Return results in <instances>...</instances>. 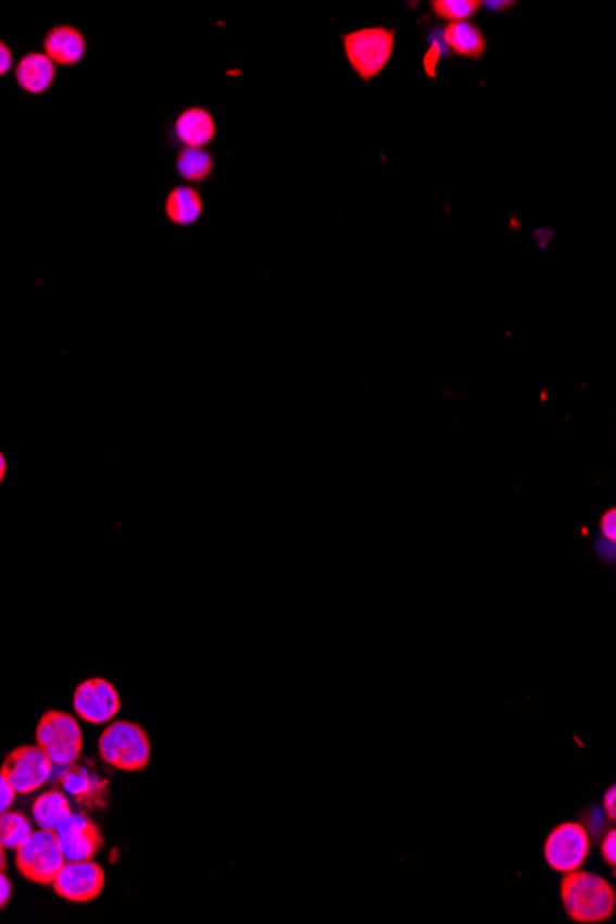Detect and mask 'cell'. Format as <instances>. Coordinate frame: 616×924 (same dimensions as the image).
<instances>
[{
    "mask_svg": "<svg viewBox=\"0 0 616 924\" xmlns=\"http://www.w3.org/2000/svg\"><path fill=\"white\" fill-rule=\"evenodd\" d=\"M560 897L567 917L578 924H600L616 912L615 888L591 871H570L560 882Z\"/></svg>",
    "mask_w": 616,
    "mask_h": 924,
    "instance_id": "1",
    "label": "cell"
},
{
    "mask_svg": "<svg viewBox=\"0 0 616 924\" xmlns=\"http://www.w3.org/2000/svg\"><path fill=\"white\" fill-rule=\"evenodd\" d=\"M100 759L121 772H141L150 764L152 744L147 731L134 722H113L98 738Z\"/></svg>",
    "mask_w": 616,
    "mask_h": 924,
    "instance_id": "2",
    "label": "cell"
},
{
    "mask_svg": "<svg viewBox=\"0 0 616 924\" xmlns=\"http://www.w3.org/2000/svg\"><path fill=\"white\" fill-rule=\"evenodd\" d=\"M342 43L354 73L362 82H372L390 63L395 49V30H388L385 26L362 28L343 34Z\"/></svg>",
    "mask_w": 616,
    "mask_h": 924,
    "instance_id": "3",
    "label": "cell"
},
{
    "mask_svg": "<svg viewBox=\"0 0 616 924\" xmlns=\"http://www.w3.org/2000/svg\"><path fill=\"white\" fill-rule=\"evenodd\" d=\"M36 744L54 766H71L84 749V733L73 714L47 711L37 724Z\"/></svg>",
    "mask_w": 616,
    "mask_h": 924,
    "instance_id": "4",
    "label": "cell"
},
{
    "mask_svg": "<svg viewBox=\"0 0 616 924\" xmlns=\"http://www.w3.org/2000/svg\"><path fill=\"white\" fill-rule=\"evenodd\" d=\"M63 864H65V857H63L62 847L58 844L55 833L43 831V828L34 831L30 838L26 839L15 852V865L18 873L25 876L26 881L41 884V886H52Z\"/></svg>",
    "mask_w": 616,
    "mask_h": 924,
    "instance_id": "5",
    "label": "cell"
},
{
    "mask_svg": "<svg viewBox=\"0 0 616 924\" xmlns=\"http://www.w3.org/2000/svg\"><path fill=\"white\" fill-rule=\"evenodd\" d=\"M592 852V838L581 821L560 823L543 844V858L557 873L581 870Z\"/></svg>",
    "mask_w": 616,
    "mask_h": 924,
    "instance_id": "6",
    "label": "cell"
},
{
    "mask_svg": "<svg viewBox=\"0 0 616 924\" xmlns=\"http://www.w3.org/2000/svg\"><path fill=\"white\" fill-rule=\"evenodd\" d=\"M54 764L39 746H21L8 754L0 773L7 777L15 794L28 796L39 790L52 777Z\"/></svg>",
    "mask_w": 616,
    "mask_h": 924,
    "instance_id": "7",
    "label": "cell"
},
{
    "mask_svg": "<svg viewBox=\"0 0 616 924\" xmlns=\"http://www.w3.org/2000/svg\"><path fill=\"white\" fill-rule=\"evenodd\" d=\"M105 886V873L97 862H65L52 882L55 895L68 902L86 904L98 899Z\"/></svg>",
    "mask_w": 616,
    "mask_h": 924,
    "instance_id": "8",
    "label": "cell"
},
{
    "mask_svg": "<svg viewBox=\"0 0 616 924\" xmlns=\"http://www.w3.org/2000/svg\"><path fill=\"white\" fill-rule=\"evenodd\" d=\"M74 712L79 720L87 724L102 725L111 722L121 712V696L116 692L115 685L95 677L79 683L73 696Z\"/></svg>",
    "mask_w": 616,
    "mask_h": 924,
    "instance_id": "9",
    "label": "cell"
},
{
    "mask_svg": "<svg viewBox=\"0 0 616 924\" xmlns=\"http://www.w3.org/2000/svg\"><path fill=\"white\" fill-rule=\"evenodd\" d=\"M58 844L62 847L65 862H81L92 860L104 847V836L97 823L87 814L71 812L55 831Z\"/></svg>",
    "mask_w": 616,
    "mask_h": 924,
    "instance_id": "10",
    "label": "cell"
},
{
    "mask_svg": "<svg viewBox=\"0 0 616 924\" xmlns=\"http://www.w3.org/2000/svg\"><path fill=\"white\" fill-rule=\"evenodd\" d=\"M172 137L184 148L208 147L216 137L213 113L200 105H190L176 116L172 124Z\"/></svg>",
    "mask_w": 616,
    "mask_h": 924,
    "instance_id": "11",
    "label": "cell"
},
{
    "mask_svg": "<svg viewBox=\"0 0 616 924\" xmlns=\"http://www.w3.org/2000/svg\"><path fill=\"white\" fill-rule=\"evenodd\" d=\"M43 50L54 65L74 67L86 58L87 39L76 26L58 25L45 34Z\"/></svg>",
    "mask_w": 616,
    "mask_h": 924,
    "instance_id": "12",
    "label": "cell"
},
{
    "mask_svg": "<svg viewBox=\"0 0 616 924\" xmlns=\"http://www.w3.org/2000/svg\"><path fill=\"white\" fill-rule=\"evenodd\" d=\"M18 87L28 95H43L55 79V65L45 52H28L15 65Z\"/></svg>",
    "mask_w": 616,
    "mask_h": 924,
    "instance_id": "13",
    "label": "cell"
},
{
    "mask_svg": "<svg viewBox=\"0 0 616 924\" xmlns=\"http://www.w3.org/2000/svg\"><path fill=\"white\" fill-rule=\"evenodd\" d=\"M166 218L177 227H189L202 218L203 200L200 190L192 185H176L166 195L165 200Z\"/></svg>",
    "mask_w": 616,
    "mask_h": 924,
    "instance_id": "14",
    "label": "cell"
},
{
    "mask_svg": "<svg viewBox=\"0 0 616 924\" xmlns=\"http://www.w3.org/2000/svg\"><path fill=\"white\" fill-rule=\"evenodd\" d=\"M441 39H443L447 49L452 50L454 54L462 55V58L480 60L488 49L483 32L470 21L447 25L441 32Z\"/></svg>",
    "mask_w": 616,
    "mask_h": 924,
    "instance_id": "15",
    "label": "cell"
},
{
    "mask_svg": "<svg viewBox=\"0 0 616 924\" xmlns=\"http://www.w3.org/2000/svg\"><path fill=\"white\" fill-rule=\"evenodd\" d=\"M67 767L65 772L58 777V783L65 788L67 794L84 804L98 803L102 801L104 794V783L97 777V773L89 772V767L84 766H63Z\"/></svg>",
    "mask_w": 616,
    "mask_h": 924,
    "instance_id": "16",
    "label": "cell"
},
{
    "mask_svg": "<svg viewBox=\"0 0 616 924\" xmlns=\"http://www.w3.org/2000/svg\"><path fill=\"white\" fill-rule=\"evenodd\" d=\"M71 812L73 810H71L68 797L62 790L43 791L32 807V817L36 821L37 827L50 833H55Z\"/></svg>",
    "mask_w": 616,
    "mask_h": 924,
    "instance_id": "17",
    "label": "cell"
},
{
    "mask_svg": "<svg viewBox=\"0 0 616 924\" xmlns=\"http://www.w3.org/2000/svg\"><path fill=\"white\" fill-rule=\"evenodd\" d=\"M176 172L187 183L208 182L213 176V153L205 148H181L176 155Z\"/></svg>",
    "mask_w": 616,
    "mask_h": 924,
    "instance_id": "18",
    "label": "cell"
},
{
    "mask_svg": "<svg viewBox=\"0 0 616 924\" xmlns=\"http://www.w3.org/2000/svg\"><path fill=\"white\" fill-rule=\"evenodd\" d=\"M34 833L30 817L23 812L7 810L0 814V846L17 851Z\"/></svg>",
    "mask_w": 616,
    "mask_h": 924,
    "instance_id": "19",
    "label": "cell"
},
{
    "mask_svg": "<svg viewBox=\"0 0 616 924\" xmlns=\"http://www.w3.org/2000/svg\"><path fill=\"white\" fill-rule=\"evenodd\" d=\"M432 12L443 21L451 23H464L467 18L476 15V12L482 8V2L478 0H432L430 2Z\"/></svg>",
    "mask_w": 616,
    "mask_h": 924,
    "instance_id": "20",
    "label": "cell"
},
{
    "mask_svg": "<svg viewBox=\"0 0 616 924\" xmlns=\"http://www.w3.org/2000/svg\"><path fill=\"white\" fill-rule=\"evenodd\" d=\"M600 857L605 864L609 865L613 873L616 867V831L613 827L607 828L602 838H600Z\"/></svg>",
    "mask_w": 616,
    "mask_h": 924,
    "instance_id": "21",
    "label": "cell"
},
{
    "mask_svg": "<svg viewBox=\"0 0 616 924\" xmlns=\"http://www.w3.org/2000/svg\"><path fill=\"white\" fill-rule=\"evenodd\" d=\"M600 534L609 541H616V510L605 511L600 519Z\"/></svg>",
    "mask_w": 616,
    "mask_h": 924,
    "instance_id": "22",
    "label": "cell"
},
{
    "mask_svg": "<svg viewBox=\"0 0 616 924\" xmlns=\"http://www.w3.org/2000/svg\"><path fill=\"white\" fill-rule=\"evenodd\" d=\"M15 796H17V794L13 790L12 785H10L7 777L0 773V814L10 810L13 801H15Z\"/></svg>",
    "mask_w": 616,
    "mask_h": 924,
    "instance_id": "23",
    "label": "cell"
},
{
    "mask_svg": "<svg viewBox=\"0 0 616 924\" xmlns=\"http://www.w3.org/2000/svg\"><path fill=\"white\" fill-rule=\"evenodd\" d=\"M602 810H604L605 815L609 817V821L616 820V788L615 785L609 786L607 791H605L604 797H602Z\"/></svg>",
    "mask_w": 616,
    "mask_h": 924,
    "instance_id": "24",
    "label": "cell"
},
{
    "mask_svg": "<svg viewBox=\"0 0 616 924\" xmlns=\"http://www.w3.org/2000/svg\"><path fill=\"white\" fill-rule=\"evenodd\" d=\"M13 67V52L7 41L0 39V76H7Z\"/></svg>",
    "mask_w": 616,
    "mask_h": 924,
    "instance_id": "25",
    "label": "cell"
},
{
    "mask_svg": "<svg viewBox=\"0 0 616 924\" xmlns=\"http://www.w3.org/2000/svg\"><path fill=\"white\" fill-rule=\"evenodd\" d=\"M596 548V552H599L600 558L605 561L615 560V542L609 541V539H605V537L600 536L599 541L594 545Z\"/></svg>",
    "mask_w": 616,
    "mask_h": 924,
    "instance_id": "26",
    "label": "cell"
},
{
    "mask_svg": "<svg viewBox=\"0 0 616 924\" xmlns=\"http://www.w3.org/2000/svg\"><path fill=\"white\" fill-rule=\"evenodd\" d=\"M12 882H10L4 871H0V910L7 907L10 899H12Z\"/></svg>",
    "mask_w": 616,
    "mask_h": 924,
    "instance_id": "27",
    "label": "cell"
},
{
    "mask_svg": "<svg viewBox=\"0 0 616 924\" xmlns=\"http://www.w3.org/2000/svg\"><path fill=\"white\" fill-rule=\"evenodd\" d=\"M482 7L488 10H506V8L515 7V2H482Z\"/></svg>",
    "mask_w": 616,
    "mask_h": 924,
    "instance_id": "28",
    "label": "cell"
},
{
    "mask_svg": "<svg viewBox=\"0 0 616 924\" xmlns=\"http://www.w3.org/2000/svg\"><path fill=\"white\" fill-rule=\"evenodd\" d=\"M7 471H8L7 457H4V454H2V450H0V484H2V482H4V478H7Z\"/></svg>",
    "mask_w": 616,
    "mask_h": 924,
    "instance_id": "29",
    "label": "cell"
},
{
    "mask_svg": "<svg viewBox=\"0 0 616 924\" xmlns=\"http://www.w3.org/2000/svg\"><path fill=\"white\" fill-rule=\"evenodd\" d=\"M7 849L0 846V871H7L8 862H7Z\"/></svg>",
    "mask_w": 616,
    "mask_h": 924,
    "instance_id": "30",
    "label": "cell"
}]
</instances>
